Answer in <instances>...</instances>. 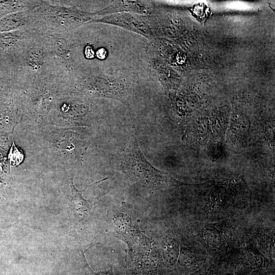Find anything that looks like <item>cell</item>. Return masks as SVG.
Wrapping results in <instances>:
<instances>
[{
    "label": "cell",
    "instance_id": "6da1fadb",
    "mask_svg": "<svg viewBox=\"0 0 275 275\" xmlns=\"http://www.w3.org/2000/svg\"><path fill=\"white\" fill-rule=\"evenodd\" d=\"M56 3V5L49 1H38L31 10L30 28L43 35H67L95 18L93 12Z\"/></svg>",
    "mask_w": 275,
    "mask_h": 275
},
{
    "label": "cell",
    "instance_id": "7a4b0ae2",
    "mask_svg": "<svg viewBox=\"0 0 275 275\" xmlns=\"http://www.w3.org/2000/svg\"><path fill=\"white\" fill-rule=\"evenodd\" d=\"M113 167L132 181L154 188L194 184L183 183L155 168L143 155L134 134L126 150L113 160Z\"/></svg>",
    "mask_w": 275,
    "mask_h": 275
},
{
    "label": "cell",
    "instance_id": "3957f363",
    "mask_svg": "<svg viewBox=\"0 0 275 275\" xmlns=\"http://www.w3.org/2000/svg\"><path fill=\"white\" fill-rule=\"evenodd\" d=\"M71 87L97 96L112 98L125 103L131 91V84L122 78L93 72L73 74Z\"/></svg>",
    "mask_w": 275,
    "mask_h": 275
},
{
    "label": "cell",
    "instance_id": "277c9868",
    "mask_svg": "<svg viewBox=\"0 0 275 275\" xmlns=\"http://www.w3.org/2000/svg\"><path fill=\"white\" fill-rule=\"evenodd\" d=\"M89 23H103L141 35L150 41L156 37L153 16L119 13L95 18Z\"/></svg>",
    "mask_w": 275,
    "mask_h": 275
},
{
    "label": "cell",
    "instance_id": "5b68a950",
    "mask_svg": "<svg viewBox=\"0 0 275 275\" xmlns=\"http://www.w3.org/2000/svg\"><path fill=\"white\" fill-rule=\"evenodd\" d=\"M155 10L154 3L151 1H114L109 6L93 12V14L95 17H102L119 13L152 15Z\"/></svg>",
    "mask_w": 275,
    "mask_h": 275
},
{
    "label": "cell",
    "instance_id": "8992f818",
    "mask_svg": "<svg viewBox=\"0 0 275 275\" xmlns=\"http://www.w3.org/2000/svg\"><path fill=\"white\" fill-rule=\"evenodd\" d=\"M31 10L17 11L2 17L0 19V33L30 28Z\"/></svg>",
    "mask_w": 275,
    "mask_h": 275
},
{
    "label": "cell",
    "instance_id": "52a82bcc",
    "mask_svg": "<svg viewBox=\"0 0 275 275\" xmlns=\"http://www.w3.org/2000/svg\"><path fill=\"white\" fill-rule=\"evenodd\" d=\"M71 188V203L75 217L80 221L85 219L93 207L94 204L86 200L82 195L84 190H78L73 183V175L69 176Z\"/></svg>",
    "mask_w": 275,
    "mask_h": 275
},
{
    "label": "cell",
    "instance_id": "ba28073f",
    "mask_svg": "<svg viewBox=\"0 0 275 275\" xmlns=\"http://www.w3.org/2000/svg\"><path fill=\"white\" fill-rule=\"evenodd\" d=\"M99 275H113V274L108 272V273H101L99 274Z\"/></svg>",
    "mask_w": 275,
    "mask_h": 275
}]
</instances>
